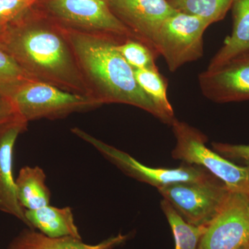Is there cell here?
Listing matches in <instances>:
<instances>
[{
	"instance_id": "10",
	"label": "cell",
	"mask_w": 249,
	"mask_h": 249,
	"mask_svg": "<svg viewBox=\"0 0 249 249\" xmlns=\"http://www.w3.org/2000/svg\"><path fill=\"white\" fill-rule=\"evenodd\" d=\"M111 11L137 40L157 55L155 40L162 24L178 12L168 0H107Z\"/></svg>"
},
{
	"instance_id": "14",
	"label": "cell",
	"mask_w": 249,
	"mask_h": 249,
	"mask_svg": "<svg viewBox=\"0 0 249 249\" xmlns=\"http://www.w3.org/2000/svg\"><path fill=\"white\" fill-rule=\"evenodd\" d=\"M29 229H37L49 237L71 236L81 239L70 207L57 208L50 204L36 210H25Z\"/></svg>"
},
{
	"instance_id": "15",
	"label": "cell",
	"mask_w": 249,
	"mask_h": 249,
	"mask_svg": "<svg viewBox=\"0 0 249 249\" xmlns=\"http://www.w3.org/2000/svg\"><path fill=\"white\" fill-rule=\"evenodd\" d=\"M233 26L230 36L211 59L208 70H215L238 54L249 51V0H235L232 5Z\"/></svg>"
},
{
	"instance_id": "23",
	"label": "cell",
	"mask_w": 249,
	"mask_h": 249,
	"mask_svg": "<svg viewBox=\"0 0 249 249\" xmlns=\"http://www.w3.org/2000/svg\"><path fill=\"white\" fill-rule=\"evenodd\" d=\"M212 146L214 151L227 160L249 163V145L213 142Z\"/></svg>"
},
{
	"instance_id": "22",
	"label": "cell",
	"mask_w": 249,
	"mask_h": 249,
	"mask_svg": "<svg viewBox=\"0 0 249 249\" xmlns=\"http://www.w3.org/2000/svg\"><path fill=\"white\" fill-rule=\"evenodd\" d=\"M40 0H0V33L32 9Z\"/></svg>"
},
{
	"instance_id": "18",
	"label": "cell",
	"mask_w": 249,
	"mask_h": 249,
	"mask_svg": "<svg viewBox=\"0 0 249 249\" xmlns=\"http://www.w3.org/2000/svg\"><path fill=\"white\" fill-rule=\"evenodd\" d=\"M160 208L173 231L175 242V249H198L201 237L206 232L207 227H196L186 222L165 199H163L160 202Z\"/></svg>"
},
{
	"instance_id": "20",
	"label": "cell",
	"mask_w": 249,
	"mask_h": 249,
	"mask_svg": "<svg viewBox=\"0 0 249 249\" xmlns=\"http://www.w3.org/2000/svg\"><path fill=\"white\" fill-rule=\"evenodd\" d=\"M31 80H36L0 45V96L10 99L21 86Z\"/></svg>"
},
{
	"instance_id": "7",
	"label": "cell",
	"mask_w": 249,
	"mask_h": 249,
	"mask_svg": "<svg viewBox=\"0 0 249 249\" xmlns=\"http://www.w3.org/2000/svg\"><path fill=\"white\" fill-rule=\"evenodd\" d=\"M158 190L186 222L196 227H208L231 193L214 177L196 182L173 183Z\"/></svg>"
},
{
	"instance_id": "19",
	"label": "cell",
	"mask_w": 249,
	"mask_h": 249,
	"mask_svg": "<svg viewBox=\"0 0 249 249\" xmlns=\"http://www.w3.org/2000/svg\"><path fill=\"white\" fill-rule=\"evenodd\" d=\"M174 9L213 23L225 17L235 0H168Z\"/></svg>"
},
{
	"instance_id": "11",
	"label": "cell",
	"mask_w": 249,
	"mask_h": 249,
	"mask_svg": "<svg viewBox=\"0 0 249 249\" xmlns=\"http://www.w3.org/2000/svg\"><path fill=\"white\" fill-rule=\"evenodd\" d=\"M203 94L217 103L249 100V51L238 54L215 70L198 77Z\"/></svg>"
},
{
	"instance_id": "21",
	"label": "cell",
	"mask_w": 249,
	"mask_h": 249,
	"mask_svg": "<svg viewBox=\"0 0 249 249\" xmlns=\"http://www.w3.org/2000/svg\"><path fill=\"white\" fill-rule=\"evenodd\" d=\"M117 49L134 70H158L156 65L157 54L141 41L126 39L117 44Z\"/></svg>"
},
{
	"instance_id": "6",
	"label": "cell",
	"mask_w": 249,
	"mask_h": 249,
	"mask_svg": "<svg viewBox=\"0 0 249 249\" xmlns=\"http://www.w3.org/2000/svg\"><path fill=\"white\" fill-rule=\"evenodd\" d=\"M211 24L203 18L179 11L165 19L156 37L155 49L170 71L202 57L203 36Z\"/></svg>"
},
{
	"instance_id": "3",
	"label": "cell",
	"mask_w": 249,
	"mask_h": 249,
	"mask_svg": "<svg viewBox=\"0 0 249 249\" xmlns=\"http://www.w3.org/2000/svg\"><path fill=\"white\" fill-rule=\"evenodd\" d=\"M176 139L172 157L188 164L202 167L232 193L249 196V163L235 164L206 146L207 137L199 129L175 119L171 124Z\"/></svg>"
},
{
	"instance_id": "13",
	"label": "cell",
	"mask_w": 249,
	"mask_h": 249,
	"mask_svg": "<svg viewBox=\"0 0 249 249\" xmlns=\"http://www.w3.org/2000/svg\"><path fill=\"white\" fill-rule=\"evenodd\" d=\"M127 237V235H119L91 245L71 236L53 238L29 229L16 236L6 249H111L120 245Z\"/></svg>"
},
{
	"instance_id": "5",
	"label": "cell",
	"mask_w": 249,
	"mask_h": 249,
	"mask_svg": "<svg viewBox=\"0 0 249 249\" xmlns=\"http://www.w3.org/2000/svg\"><path fill=\"white\" fill-rule=\"evenodd\" d=\"M47 13L62 29L109 35L124 40L135 38L116 17L107 0H42ZM136 39V38H135Z\"/></svg>"
},
{
	"instance_id": "4",
	"label": "cell",
	"mask_w": 249,
	"mask_h": 249,
	"mask_svg": "<svg viewBox=\"0 0 249 249\" xmlns=\"http://www.w3.org/2000/svg\"><path fill=\"white\" fill-rule=\"evenodd\" d=\"M9 100L28 123L42 119H61L72 113L101 106L91 96L70 92L37 80L23 85Z\"/></svg>"
},
{
	"instance_id": "25",
	"label": "cell",
	"mask_w": 249,
	"mask_h": 249,
	"mask_svg": "<svg viewBox=\"0 0 249 249\" xmlns=\"http://www.w3.org/2000/svg\"><path fill=\"white\" fill-rule=\"evenodd\" d=\"M245 249H249V245L248 246V247H247V248H246Z\"/></svg>"
},
{
	"instance_id": "17",
	"label": "cell",
	"mask_w": 249,
	"mask_h": 249,
	"mask_svg": "<svg viewBox=\"0 0 249 249\" xmlns=\"http://www.w3.org/2000/svg\"><path fill=\"white\" fill-rule=\"evenodd\" d=\"M134 74L139 86L160 111V121L173 124L176 119L167 94V82L159 70H134Z\"/></svg>"
},
{
	"instance_id": "1",
	"label": "cell",
	"mask_w": 249,
	"mask_h": 249,
	"mask_svg": "<svg viewBox=\"0 0 249 249\" xmlns=\"http://www.w3.org/2000/svg\"><path fill=\"white\" fill-rule=\"evenodd\" d=\"M35 6L0 33V45L34 80L91 96L63 29Z\"/></svg>"
},
{
	"instance_id": "8",
	"label": "cell",
	"mask_w": 249,
	"mask_h": 249,
	"mask_svg": "<svg viewBox=\"0 0 249 249\" xmlns=\"http://www.w3.org/2000/svg\"><path fill=\"white\" fill-rule=\"evenodd\" d=\"M71 132L94 147L103 157L116 165L123 173L141 182L156 187L157 189L173 183L196 182L214 177L202 167L185 163L177 168L147 166L129 154L108 145L79 127H73Z\"/></svg>"
},
{
	"instance_id": "2",
	"label": "cell",
	"mask_w": 249,
	"mask_h": 249,
	"mask_svg": "<svg viewBox=\"0 0 249 249\" xmlns=\"http://www.w3.org/2000/svg\"><path fill=\"white\" fill-rule=\"evenodd\" d=\"M90 96L101 106L111 103L140 108L161 121L155 104L136 80L134 70L118 51L120 38L63 29Z\"/></svg>"
},
{
	"instance_id": "24",
	"label": "cell",
	"mask_w": 249,
	"mask_h": 249,
	"mask_svg": "<svg viewBox=\"0 0 249 249\" xmlns=\"http://www.w3.org/2000/svg\"><path fill=\"white\" fill-rule=\"evenodd\" d=\"M20 116L9 98L0 96V132Z\"/></svg>"
},
{
	"instance_id": "9",
	"label": "cell",
	"mask_w": 249,
	"mask_h": 249,
	"mask_svg": "<svg viewBox=\"0 0 249 249\" xmlns=\"http://www.w3.org/2000/svg\"><path fill=\"white\" fill-rule=\"evenodd\" d=\"M249 245V196L231 192L207 227L198 249H245Z\"/></svg>"
},
{
	"instance_id": "12",
	"label": "cell",
	"mask_w": 249,
	"mask_h": 249,
	"mask_svg": "<svg viewBox=\"0 0 249 249\" xmlns=\"http://www.w3.org/2000/svg\"><path fill=\"white\" fill-rule=\"evenodd\" d=\"M28 122L20 116L0 132V211L18 218L29 228L25 209L18 201L13 174L14 149L18 136L25 132Z\"/></svg>"
},
{
	"instance_id": "16",
	"label": "cell",
	"mask_w": 249,
	"mask_h": 249,
	"mask_svg": "<svg viewBox=\"0 0 249 249\" xmlns=\"http://www.w3.org/2000/svg\"><path fill=\"white\" fill-rule=\"evenodd\" d=\"M45 172L39 166H24L16 180L19 204L25 210H36L50 204L51 192Z\"/></svg>"
}]
</instances>
